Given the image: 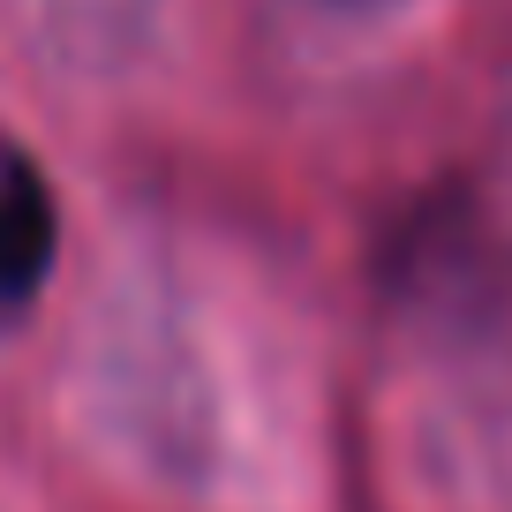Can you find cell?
Returning a JSON list of instances; mask_svg holds the SVG:
<instances>
[{"label": "cell", "mask_w": 512, "mask_h": 512, "mask_svg": "<svg viewBox=\"0 0 512 512\" xmlns=\"http://www.w3.org/2000/svg\"><path fill=\"white\" fill-rule=\"evenodd\" d=\"M53 272V189L23 151H0V324H16Z\"/></svg>", "instance_id": "1"}]
</instances>
